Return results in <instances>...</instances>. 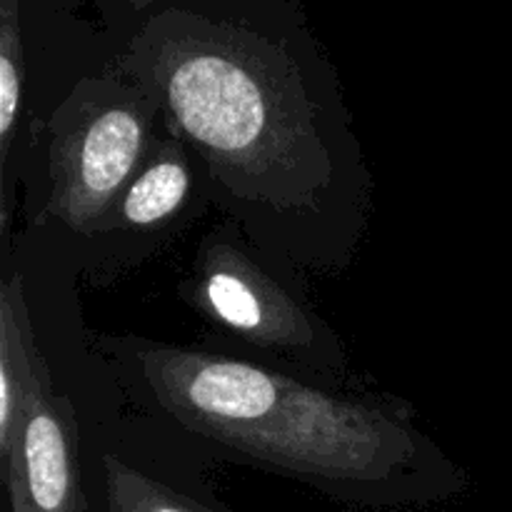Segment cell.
I'll return each mask as SVG.
<instances>
[{
  "label": "cell",
  "instance_id": "cell-1",
  "mask_svg": "<svg viewBox=\"0 0 512 512\" xmlns=\"http://www.w3.org/2000/svg\"><path fill=\"white\" fill-rule=\"evenodd\" d=\"M115 73L153 95L258 243L310 265L345 258L368 173L338 80L285 5H145Z\"/></svg>",
  "mask_w": 512,
  "mask_h": 512
},
{
  "label": "cell",
  "instance_id": "cell-2",
  "mask_svg": "<svg viewBox=\"0 0 512 512\" xmlns=\"http://www.w3.org/2000/svg\"><path fill=\"white\" fill-rule=\"evenodd\" d=\"M103 348L180 428L263 468L338 490L393 488L460 470L420 433L400 400L335 393L265 365L178 345L125 338Z\"/></svg>",
  "mask_w": 512,
  "mask_h": 512
},
{
  "label": "cell",
  "instance_id": "cell-3",
  "mask_svg": "<svg viewBox=\"0 0 512 512\" xmlns=\"http://www.w3.org/2000/svg\"><path fill=\"white\" fill-rule=\"evenodd\" d=\"M163 110L120 73L83 78L50 118L45 215L73 233H98L155 143Z\"/></svg>",
  "mask_w": 512,
  "mask_h": 512
},
{
  "label": "cell",
  "instance_id": "cell-4",
  "mask_svg": "<svg viewBox=\"0 0 512 512\" xmlns=\"http://www.w3.org/2000/svg\"><path fill=\"white\" fill-rule=\"evenodd\" d=\"M183 300L240 340L313 370L338 373L343 345L285 283L223 230L200 245Z\"/></svg>",
  "mask_w": 512,
  "mask_h": 512
},
{
  "label": "cell",
  "instance_id": "cell-5",
  "mask_svg": "<svg viewBox=\"0 0 512 512\" xmlns=\"http://www.w3.org/2000/svg\"><path fill=\"white\" fill-rule=\"evenodd\" d=\"M0 470L13 512H83L78 418L73 403L53 390L43 355L30 378L23 425Z\"/></svg>",
  "mask_w": 512,
  "mask_h": 512
},
{
  "label": "cell",
  "instance_id": "cell-6",
  "mask_svg": "<svg viewBox=\"0 0 512 512\" xmlns=\"http://www.w3.org/2000/svg\"><path fill=\"white\" fill-rule=\"evenodd\" d=\"M190 188H193V168H190L188 145L165 123V135L155 138L148 160L120 195L98 233L158 228L188 203Z\"/></svg>",
  "mask_w": 512,
  "mask_h": 512
},
{
  "label": "cell",
  "instance_id": "cell-7",
  "mask_svg": "<svg viewBox=\"0 0 512 512\" xmlns=\"http://www.w3.org/2000/svg\"><path fill=\"white\" fill-rule=\"evenodd\" d=\"M40 348L30 328L23 278L10 275L0 288V458L23 425L30 378Z\"/></svg>",
  "mask_w": 512,
  "mask_h": 512
},
{
  "label": "cell",
  "instance_id": "cell-8",
  "mask_svg": "<svg viewBox=\"0 0 512 512\" xmlns=\"http://www.w3.org/2000/svg\"><path fill=\"white\" fill-rule=\"evenodd\" d=\"M103 470L113 512H210L113 453L103 458Z\"/></svg>",
  "mask_w": 512,
  "mask_h": 512
},
{
  "label": "cell",
  "instance_id": "cell-9",
  "mask_svg": "<svg viewBox=\"0 0 512 512\" xmlns=\"http://www.w3.org/2000/svg\"><path fill=\"white\" fill-rule=\"evenodd\" d=\"M25 53L20 5L15 0L0 3V160L8 163L10 143L23 108Z\"/></svg>",
  "mask_w": 512,
  "mask_h": 512
}]
</instances>
